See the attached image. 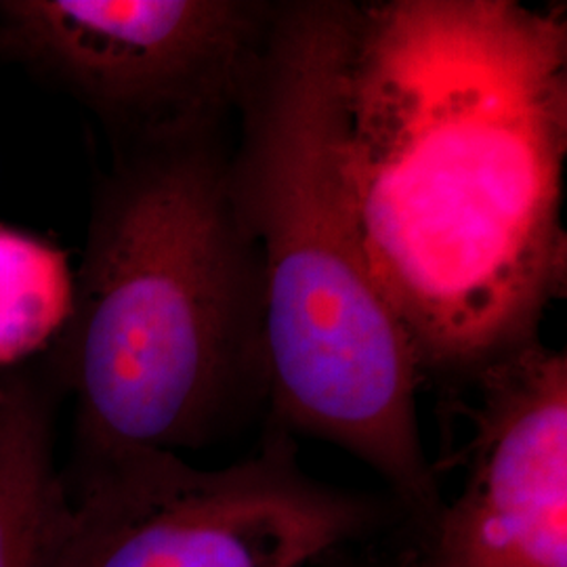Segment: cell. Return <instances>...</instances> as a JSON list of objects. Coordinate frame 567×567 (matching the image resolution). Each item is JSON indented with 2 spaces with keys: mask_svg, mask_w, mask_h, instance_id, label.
<instances>
[{
  "mask_svg": "<svg viewBox=\"0 0 567 567\" xmlns=\"http://www.w3.org/2000/svg\"><path fill=\"white\" fill-rule=\"evenodd\" d=\"M564 7L358 4L344 179L419 379L471 386L564 297Z\"/></svg>",
  "mask_w": 567,
  "mask_h": 567,
  "instance_id": "6da1fadb",
  "label": "cell"
},
{
  "mask_svg": "<svg viewBox=\"0 0 567 567\" xmlns=\"http://www.w3.org/2000/svg\"><path fill=\"white\" fill-rule=\"evenodd\" d=\"M358 2L284 0L229 152L265 271L269 423L343 447L425 532L444 507L416 416L419 370L365 259L344 179Z\"/></svg>",
  "mask_w": 567,
  "mask_h": 567,
  "instance_id": "7a4b0ae2",
  "label": "cell"
},
{
  "mask_svg": "<svg viewBox=\"0 0 567 567\" xmlns=\"http://www.w3.org/2000/svg\"><path fill=\"white\" fill-rule=\"evenodd\" d=\"M224 133L122 147L95 192L55 343L74 456L200 450L267 405L264 259Z\"/></svg>",
  "mask_w": 567,
  "mask_h": 567,
  "instance_id": "3957f363",
  "label": "cell"
},
{
  "mask_svg": "<svg viewBox=\"0 0 567 567\" xmlns=\"http://www.w3.org/2000/svg\"><path fill=\"white\" fill-rule=\"evenodd\" d=\"M51 567H303L372 536L398 503L307 475L290 433L198 468L164 450L74 456Z\"/></svg>",
  "mask_w": 567,
  "mask_h": 567,
  "instance_id": "277c9868",
  "label": "cell"
},
{
  "mask_svg": "<svg viewBox=\"0 0 567 567\" xmlns=\"http://www.w3.org/2000/svg\"><path fill=\"white\" fill-rule=\"evenodd\" d=\"M276 2L2 0V51L60 82L122 147L225 131Z\"/></svg>",
  "mask_w": 567,
  "mask_h": 567,
  "instance_id": "5b68a950",
  "label": "cell"
},
{
  "mask_svg": "<svg viewBox=\"0 0 567 567\" xmlns=\"http://www.w3.org/2000/svg\"><path fill=\"white\" fill-rule=\"evenodd\" d=\"M461 494L408 567H567V358L543 341L473 383Z\"/></svg>",
  "mask_w": 567,
  "mask_h": 567,
  "instance_id": "8992f818",
  "label": "cell"
},
{
  "mask_svg": "<svg viewBox=\"0 0 567 567\" xmlns=\"http://www.w3.org/2000/svg\"><path fill=\"white\" fill-rule=\"evenodd\" d=\"M65 507L51 393L13 377L0 385V567H51Z\"/></svg>",
  "mask_w": 567,
  "mask_h": 567,
  "instance_id": "52a82bcc",
  "label": "cell"
},
{
  "mask_svg": "<svg viewBox=\"0 0 567 567\" xmlns=\"http://www.w3.org/2000/svg\"><path fill=\"white\" fill-rule=\"evenodd\" d=\"M72 299L74 276L60 248L0 225V364L58 339Z\"/></svg>",
  "mask_w": 567,
  "mask_h": 567,
  "instance_id": "ba28073f",
  "label": "cell"
},
{
  "mask_svg": "<svg viewBox=\"0 0 567 567\" xmlns=\"http://www.w3.org/2000/svg\"><path fill=\"white\" fill-rule=\"evenodd\" d=\"M0 51H2V47H0Z\"/></svg>",
  "mask_w": 567,
  "mask_h": 567,
  "instance_id": "9c48e42d",
  "label": "cell"
}]
</instances>
